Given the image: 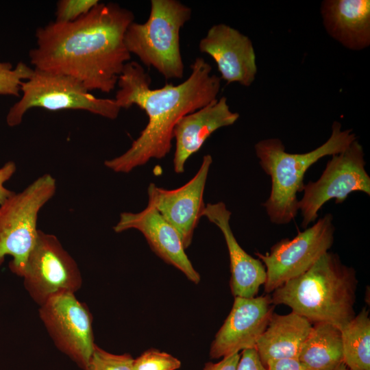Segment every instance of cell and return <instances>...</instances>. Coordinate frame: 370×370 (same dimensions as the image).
<instances>
[{
	"label": "cell",
	"mask_w": 370,
	"mask_h": 370,
	"mask_svg": "<svg viewBox=\"0 0 370 370\" xmlns=\"http://www.w3.org/2000/svg\"><path fill=\"white\" fill-rule=\"evenodd\" d=\"M134 13L116 3L100 1L70 23L51 21L36 31L29 53L34 69L71 77L88 91H112L131 54L124 36Z\"/></svg>",
	"instance_id": "1"
},
{
	"label": "cell",
	"mask_w": 370,
	"mask_h": 370,
	"mask_svg": "<svg viewBox=\"0 0 370 370\" xmlns=\"http://www.w3.org/2000/svg\"><path fill=\"white\" fill-rule=\"evenodd\" d=\"M190 69L189 76L182 83L151 89V78L140 64L135 61L125 64L114 99L121 109L135 105L143 110L148 123L126 151L104 162L108 169L127 173L151 159L164 158L171 149L177 121L217 99L221 79L211 73L210 64L197 57Z\"/></svg>",
	"instance_id": "2"
},
{
	"label": "cell",
	"mask_w": 370,
	"mask_h": 370,
	"mask_svg": "<svg viewBox=\"0 0 370 370\" xmlns=\"http://www.w3.org/2000/svg\"><path fill=\"white\" fill-rule=\"evenodd\" d=\"M356 286L354 269L328 251L305 273L273 291L271 303L288 306L310 322L341 329L355 317Z\"/></svg>",
	"instance_id": "3"
},
{
	"label": "cell",
	"mask_w": 370,
	"mask_h": 370,
	"mask_svg": "<svg viewBox=\"0 0 370 370\" xmlns=\"http://www.w3.org/2000/svg\"><path fill=\"white\" fill-rule=\"evenodd\" d=\"M356 139L352 129L342 130L341 123L334 121L330 138L306 153H288L279 138L258 141L254 146L256 156L271 179L270 195L262 204L270 221L278 225L292 221L299 211L297 196L304 190L307 170L323 157L342 152Z\"/></svg>",
	"instance_id": "4"
},
{
	"label": "cell",
	"mask_w": 370,
	"mask_h": 370,
	"mask_svg": "<svg viewBox=\"0 0 370 370\" xmlns=\"http://www.w3.org/2000/svg\"><path fill=\"white\" fill-rule=\"evenodd\" d=\"M191 16L192 9L180 1L151 0L148 19L143 23L133 21L127 28V49L165 79H182L180 31Z\"/></svg>",
	"instance_id": "5"
},
{
	"label": "cell",
	"mask_w": 370,
	"mask_h": 370,
	"mask_svg": "<svg viewBox=\"0 0 370 370\" xmlns=\"http://www.w3.org/2000/svg\"><path fill=\"white\" fill-rule=\"evenodd\" d=\"M21 92L20 99L6 116L10 127L20 125L27 111L35 108L51 111L84 110L111 120L116 119L121 110L114 99L94 96L71 77L36 69L23 82Z\"/></svg>",
	"instance_id": "6"
},
{
	"label": "cell",
	"mask_w": 370,
	"mask_h": 370,
	"mask_svg": "<svg viewBox=\"0 0 370 370\" xmlns=\"http://www.w3.org/2000/svg\"><path fill=\"white\" fill-rule=\"evenodd\" d=\"M56 188V179L45 173L0 205V266L10 256V269L22 276L37 239L38 214Z\"/></svg>",
	"instance_id": "7"
},
{
	"label": "cell",
	"mask_w": 370,
	"mask_h": 370,
	"mask_svg": "<svg viewBox=\"0 0 370 370\" xmlns=\"http://www.w3.org/2000/svg\"><path fill=\"white\" fill-rule=\"evenodd\" d=\"M364 156L363 147L356 139L342 152L332 156L319 179L304 186V196L298 202L303 228L317 219L319 210L330 199L341 204L355 191L370 195V177Z\"/></svg>",
	"instance_id": "8"
},
{
	"label": "cell",
	"mask_w": 370,
	"mask_h": 370,
	"mask_svg": "<svg viewBox=\"0 0 370 370\" xmlns=\"http://www.w3.org/2000/svg\"><path fill=\"white\" fill-rule=\"evenodd\" d=\"M332 220V214H326L293 238L275 244L269 253H256L266 268L265 292L271 293L303 274L328 251L334 239Z\"/></svg>",
	"instance_id": "9"
},
{
	"label": "cell",
	"mask_w": 370,
	"mask_h": 370,
	"mask_svg": "<svg viewBox=\"0 0 370 370\" xmlns=\"http://www.w3.org/2000/svg\"><path fill=\"white\" fill-rule=\"evenodd\" d=\"M21 277L25 289L39 306L56 295L75 293L82 284L75 260L59 239L40 230Z\"/></svg>",
	"instance_id": "10"
},
{
	"label": "cell",
	"mask_w": 370,
	"mask_h": 370,
	"mask_svg": "<svg viewBox=\"0 0 370 370\" xmlns=\"http://www.w3.org/2000/svg\"><path fill=\"white\" fill-rule=\"evenodd\" d=\"M39 314L56 346L83 370L94 352L92 317L75 293L56 295L40 306Z\"/></svg>",
	"instance_id": "11"
},
{
	"label": "cell",
	"mask_w": 370,
	"mask_h": 370,
	"mask_svg": "<svg viewBox=\"0 0 370 370\" xmlns=\"http://www.w3.org/2000/svg\"><path fill=\"white\" fill-rule=\"evenodd\" d=\"M212 163V156L205 155L194 177L178 188L167 190L153 183L147 188L148 204L175 228L185 249L191 244L194 231L202 217L204 193Z\"/></svg>",
	"instance_id": "12"
},
{
	"label": "cell",
	"mask_w": 370,
	"mask_h": 370,
	"mask_svg": "<svg viewBox=\"0 0 370 370\" xmlns=\"http://www.w3.org/2000/svg\"><path fill=\"white\" fill-rule=\"evenodd\" d=\"M273 305L269 295L235 297L230 314L211 344L210 358L217 359L255 349L273 314Z\"/></svg>",
	"instance_id": "13"
},
{
	"label": "cell",
	"mask_w": 370,
	"mask_h": 370,
	"mask_svg": "<svg viewBox=\"0 0 370 370\" xmlns=\"http://www.w3.org/2000/svg\"><path fill=\"white\" fill-rule=\"evenodd\" d=\"M201 53L215 62L220 78L231 84L250 86L258 71L255 50L250 38L224 23L215 24L199 42Z\"/></svg>",
	"instance_id": "14"
},
{
	"label": "cell",
	"mask_w": 370,
	"mask_h": 370,
	"mask_svg": "<svg viewBox=\"0 0 370 370\" xmlns=\"http://www.w3.org/2000/svg\"><path fill=\"white\" fill-rule=\"evenodd\" d=\"M130 229L140 231L153 251L165 262L182 271L193 283L200 282V275L188 259L179 233L151 204L138 212L120 214L114 231L120 233Z\"/></svg>",
	"instance_id": "15"
},
{
	"label": "cell",
	"mask_w": 370,
	"mask_h": 370,
	"mask_svg": "<svg viewBox=\"0 0 370 370\" xmlns=\"http://www.w3.org/2000/svg\"><path fill=\"white\" fill-rule=\"evenodd\" d=\"M238 118L239 114L230 110L225 97L182 116L173 132L175 140L173 160L175 172L184 173L187 160L199 150L207 138L219 128L233 125Z\"/></svg>",
	"instance_id": "16"
},
{
	"label": "cell",
	"mask_w": 370,
	"mask_h": 370,
	"mask_svg": "<svg viewBox=\"0 0 370 370\" xmlns=\"http://www.w3.org/2000/svg\"><path fill=\"white\" fill-rule=\"evenodd\" d=\"M231 214L222 201L205 204L202 212V217L216 225L225 238L230 257L232 295L234 297H254L266 282V268L260 260L248 254L238 244L230 226Z\"/></svg>",
	"instance_id": "17"
},
{
	"label": "cell",
	"mask_w": 370,
	"mask_h": 370,
	"mask_svg": "<svg viewBox=\"0 0 370 370\" xmlns=\"http://www.w3.org/2000/svg\"><path fill=\"white\" fill-rule=\"evenodd\" d=\"M321 15L327 33L344 47L360 51L369 47V0H324Z\"/></svg>",
	"instance_id": "18"
},
{
	"label": "cell",
	"mask_w": 370,
	"mask_h": 370,
	"mask_svg": "<svg viewBox=\"0 0 370 370\" xmlns=\"http://www.w3.org/2000/svg\"><path fill=\"white\" fill-rule=\"evenodd\" d=\"M312 328L308 319L293 311L286 315L273 313L255 347L264 366L271 360L298 358Z\"/></svg>",
	"instance_id": "19"
},
{
	"label": "cell",
	"mask_w": 370,
	"mask_h": 370,
	"mask_svg": "<svg viewBox=\"0 0 370 370\" xmlns=\"http://www.w3.org/2000/svg\"><path fill=\"white\" fill-rule=\"evenodd\" d=\"M298 359L313 370H332L343 364L340 329L331 323H315L300 349Z\"/></svg>",
	"instance_id": "20"
},
{
	"label": "cell",
	"mask_w": 370,
	"mask_h": 370,
	"mask_svg": "<svg viewBox=\"0 0 370 370\" xmlns=\"http://www.w3.org/2000/svg\"><path fill=\"white\" fill-rule=\"evenodd\" d=\"M343 363L349 370H370V319L363 308L341 329Z\"/></svg>",
	"instance_id": "21"
},
{
	"label": "cell",
	"mask_w": 370,
	"mask_h": 370,
	"mask_svg": "<svg viewBox=\"0 0 370 370\" xmlns=\"http://www.w3.org/2000/svg\"><path fill=\"white\" fill-rule=\"evenodd\" d=\"M33 70L22 62L15 67L10 62H0V95L21 97V85L29 78Z\"/></svg>",
	"instance_id": "22"
},
{
	"label": "cell",
	"mask_w": 370,
	"mask_h": 370,
	"mask_svg": "<svg viewBox=\"0 0 370 370\" xmlns=\"http://www.w3.org/2000/svg\"><path fill=\"white\" fill-rule=\"evenodd\" d=\"M134 358L130 354H114L95 347L92 355L84 370H133Z\"/></svg>",
	"instance_id": "23"
},
{
	"label": "cell",
	"mask_w": 370,
	"mask_h": 370,
	"mask_svg": "<svg viewBox=\"0 0 370 370\" xmlns=\"http://www.w3.org/2000/svg\"><path fill=\"white\" fill-rule=\"evenodd\" d=\"M181 362L172 355L150 349L134 359L133 370H176Z\"/></svg>",
	"instance_id": "24"
},
{
	"label": "cell",
	"mask_w": 370,
	"mask_h": 370,
	"mask_svg": "<svg viewBox=\"0 0 370 370\" xmlns=\"http://www.w3.org/2000/svg\"><path fill=\"white\" fill-rule=\"evenodd\" d=\"M99 2L98 0H60L57 3L55 21L73 22L88 14Z\"/></svg>",
	"instance_id": "25"
},
{
	"label": "cell",
	"mask_w": 370,
	"mask_h": 370,
	"mask_svg": "<svg viewBox=\"0 0 370 370\" xmlns=\"http://www.w3.org/2000/svg\"><path fill=\"white\" fill-rule=\"evenodd\" d=\"M237 370H266L255 349L242 351Z\"/></svg>",
	"instance_id": "26"
},
{
	"label": "cell",
	"mask_w": 370,
	"mask_h": 370,
	"mask_svg": "<svg viewBox=\"0 0 370 370\" xmlns=\"http://www.w3.org/2000/svg\"><path fill=\"white\" fill-rule=\"evenodd\" d=\"M266 370H313L298 358H286L271 360L265 365Z\"/></svg>",
	"instance_id": "27"
},
{
	"label": "cell",
	"mask_w": 370,
	"mask_h": 370,
	"mask_svg": "<svg viewBox=\"0 0 370 370\" xmlns=\"http://www.w3.org/2000/svg\"><path fill=\"white\" fill-rule=\"evenodd\" d=\"M16 171V165L13 161L6 162L0 167V205L14 193L5 188L4 184L13 176Z\"/></svg>",
	"instance_id": "28"
},
{
	"label": "cell",
	"mask_w": 370,
	"mask_h": 370,
	"mask_svg": "<svg viewBox=\"0 0 370 370\" xmlns=\"http://www.w3.org/2000/svg\"><path fill=\"white\" fill-rule=\"evenodd\" d=\"M241 358L239 353L233 354L217 362L206 363L203 370H237L238 364Z\"/></svg>",
	"instance_id": "29"
},
{
	"label": "cell",
	"mask_w": 370,
	"mask_h": 370,
	"mask_svg": "<svg viewBox=\"0 0 370 370\" xmlns=\"http://www.w3.org/2000/svg\"><path fill=\"white\" fill-rule=\"evenodd\" d=\"M332 370H349V369L345 366L344 363H343Z\"/></svg>",
	"instance_id": "30"
}]
</instances>
